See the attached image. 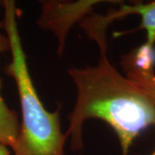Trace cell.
<instances>
[{"label": "cell", "mask_w": 155, "mask_h": 155, "mask_svg": "<svg viewBox=\"0 0 155 155\" xmlns=\"http://www.w3.org/2000/svg\"><path fill=\"white\" fill-rule=\"evenodd\" d=\"M122 65L127 78L155 100L154 70H141L125 62H122Z\"/></svg>", "instance_id": "6"}, {"label": "cell", "mask_w": 155, "mask_h": 155, "mask_svg": "<svg viewBox=\"0 0 155 155\" xmlns=\"http://www.w3.org/2000/svg\"><path fill=\"white\" fill-rule=\"evenodd\" d=\"M97 1H82L77 3L48 2L42 5V14L39 25L49 28L58 36L60 52L62 51L67 32L73 22L87 14Z\"/></svg>", "instance_id": "3"}, {"label": "cell", "mask_w": 155, "mask_h": 155, "mask_svg": "<svg viewBox=\"0 0 155 155\" xmlns=\"http://www.w3.org/2000/svg\"><path fill=\"white\" fill-rule=\"evenodd\" d=\"M95 40L101 51L97 66L69 70L78 96L67 135L71 136L72 149H81L84 122L90 118L100 119L114 129L122 155H127L140 133L155 126V100L110 63L105 35Z\"/></svg>", "instance_id": "1"}, {"label": "cell", "mask_w": 155, "mask_h": 155, "mask_svg": "<svg viewBox=\"0 0 155 155\" xmlns=\"http://www.w3.org/2000/svg\"><path fill=\"white\" fill-rule=\"evenodd\" d=\"M150 155H155V150L154 151H153V153H151V154Z\"/></svg>", "instance_id": "9"}, {"label": "cell", "mask_w": 155, "mask_h": 155, "mask_svg": "<svg viewBox=\"0 0 155 155\" xmlns=\"http://www.w3.org/2000/svg\"><path fill=\"white\" fill-rule=\"evenodd\" d=\"M2 28H4V22H0V29ZM4 36H5L4 35H2V34L0 33V38H2V37H4Z\"/></svg>", "instance_id": "8"}, {"label": "cell", "mask_w": 155, "mask_h": 155, "mask_svg": "<svg viewBox=\"0 0 155 155\" xmlns=\"http://www.w3.org/2000/svg\"><path fill=\"white\" fill-rule=\"evenodd\" d=\"M136 14L140 17L139 29H144L147 34L146 44L153 47L155 44V1L148 3H135L134 5H123L118 11L105 17L107 22H110L117 17H122Z\"/></svg>", "instance_id": "4"}, {"label": "cell", "mask_w": 155, "mask_h": 155, "mask_svg": "<svg viewBox=\"0 0 155 155\" xmlns=\"http://www.w3.org/2000/svg\"><path fill=\"white\" fill-rule=\"evenodd\" d=\"M8 50H10V42L6 35L0 38V54ZM19 133L20 124L17 113L7 106L0 91V143L13 148Z\"/></svg>", "instance_id": "5"}, {"label": "cell", "mask_w": 155, "mask_h": 155, "mask_svg": "<svg viewBox=\"0 0 155 155\" xmlns=\"http://www.w3.org/2000/svg\"><path fill=\"white\" fill-rule=\"evenodd\" d=\"M4 6V28L12 58L5 71L16 81L22 109L20 133L12 148L14 155H64L68 136L61 132L59 111L47 110L34 86L19 34L15 2L5 1Z\"/></svg>", "instance_id": "2"}, {"label": "cell", "mask_w": 155, "mask_h": 155, "mask_svg": "<svg viewBox=\"0 0 155 155\" xmlns=\"http://www.w3.org/2000/svg\"><path fill=\"white\" fill-rule=\"evenodd\" d=\"M0 155H11L8 147L2 143H0Z\"/></svg>", "instance_id": "7"}]
</instances>
